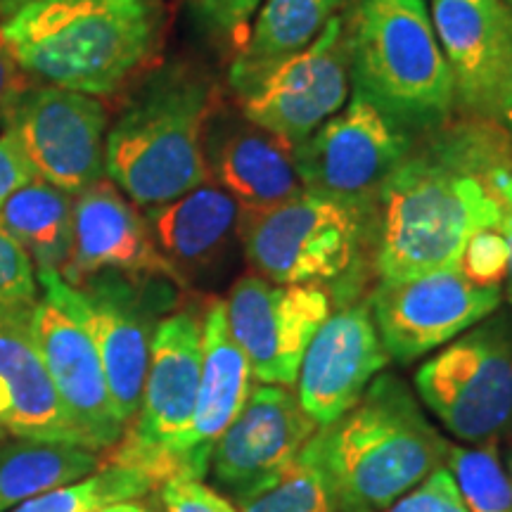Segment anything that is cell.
Masks as SVG:
<instances>
[{"instance_id": "277c9868", "label": "cell", "mask_w": 512, "mask_h": 512, "mask_svg": "<svg viewBox=\"0 0 512 512\" xmlns=\"http://www.w3.org/2000/svg\"><path fill=\"white\" fill-rule=\"evenodd\" d=\"M342 510H384L446 465L448 441L401 377L380 373L354 406L318 430Z\"/></svg>"}, {"instance_id": "d590c367", "label": "cell", "mask_w": 512, "mask_h": 512, "mask_svg": "<svg viewBox=\"0 0 512 512\" xmlns=\"http://www.w3.org/2000/svg\"><path fill=\"white\" fill-rule=\"evenodd\" d=\"M22 88L24 81L17 62L12 60L8 50L0 46V126H5V121H8L12 102H15Z\"/></svg>"}, {"instance_id": "e575fe53", "label": "cell", "mask_w": 512, "mask_h": 512, "mask_svg": "<svg viewBox=\"0 0 512 512\" xmlns=\"http://www.w3.org/2000/svg\"><path fill=\"white\" fill-rule=\"evenodd\" d=\"M36 171L19 147L15 136L8 131L0 136V207L10 200L19 188L34 181Z\"/></svg>"}, {"instance_id": "f546056e", "label": "cell", "mask_w": 512, "mask_h": 512, "mask_svg": "<svg viewBox=\"0 0 512 512\" xmlns=\"http://www.w3.org/2000/svg\"><path fill=\"white\" fill-rule=\"evenodd\" d=\"M508 264L510 247L501 226H498L477 230V233L467 240L456 268L470 280V283L501 290L505 278H508Z\"/></svg>"}, {"instance_id": "7a4b0ae2", "label": "cell", "mask_w": 512, "mask_h": 512, "mask_svg": "<svg viewBox=\"0 0 512 512\" xmlns=\"http://www.w3.org/2000/svg\"><path fill=\"white\" fill-rule=\"evenodd\" d=\"M164 0H5L0 46L22 72L86 95H112L155 60Z\"/></svg>"}, {"instance_id": "9a60e30c", "label": "cell", "mask_w": 512, "mask_h": 512, "mask_svg": "<svg viewBox=\"0 0 512 512\" xmlns=\"http://www.w3.org/2000/svg\"><path fill=\"white\" fill-rule=\"evenodd\" d=\"M320 427L283 384L252 389L211 451V475L238 505L252 501L290 470Z\"/></svg>"}, {"instance_id": "b9f144b4", "label": "cell", "mask_w": 512, "mask_h": 512, "mask_svg": "<svg viewBox=\"0 0 512 512\" xmlns=\"http://www.w3.org/2000/svg\"><path fill=\"white\" fill-rule=\"evenodd\" d=\"M3 434H5V430H3V427H0V439H3Z\"/></svg>"}, {"instance_id": "74e56055", "label": "cell", "mask_w": 512, "mask_h": 512, "mask_svg": "<svg viewBox=\"0 0 512 512\" xmlns=\"http://www.w3.org/2000/svg\"><path fill=\"white\" fill-rule=\"evenodd\" d=\"M98 512H159V508L143 496V498H136V501H124V503L110 505V508L98 510Z\"/></svg>"}, {"instance_id": "5b68a950", "label": "cell", "mask_w": 512, "mask_h": 512, "mask_svg": "<svg viewBox=\"0 0 512 512\" xmlns=\"http://www.w3.org/2000/svg\"><path fill=\"white\" fill-rule=\"evenodd\" d=\"M354 91L408 133L456 112V83L425 0H351L344 19Z\"/></svg>"}, {"instance_id": "cb8c5ba5", "label": "cell", "mask_w": 512, "mask_h": 512, "mask_svg": "<svg viewBox=\"0 0 512 512\" xmlns=\"http://www.w3.org/2000/svg\"><path fill=\"white\" fill-rule=\"evenodd\" d=\"M342 0H261L228 69L230 91L240 95L268 69L311 46L337 15Z\"/></svg>"}, {"instance_id": "4316f807", "label": "cell", "mask_w": 512, "mask_h": 512, "mask_svg": "<svg viewBox=\"0 0 512 512\" xmlns=\"http://www.w3.org/2000/svg\"><path fill=\"white\" fill-rule=\"evenodd\" d=\"M155 486L157 484L136 467L102 460L91 477L29 498L8 512H98L110 505L143 498Z\"/></svg>"}, {"instance_id": "52a82bcc", "label": "cell", "mask_w": 512, "mask_h": 512, "mask_svg": "<svg viewBox=\"0 0 512 512\" xmlns=\"http://www.w3.org/2000/svg\"><path fill=\"white\" fill-rule=\"evenodd\" d=\"M415 392L463 444L512 432V313H491L413 375Z\"/></svg>"}, {"instance_id": "ffe728a7", "label": "cell", "mask_w": 512, "mask_h": 512, "mask_svg": "<svg viewBox=\"0 0 512 512\" xmlns=\"http://www.w3.org/2000/svg\"><path fill=\"white\" fill-rule=\"evenodd\" d=\"M430 17L456 83V107L491 121L512 60V0H432Z\"/></svg>"}, {"instance_id": "30bf717a", "label": "cell", "mask_w": 512, "mask_h": 512, "mask_svg": "<svg viewBox=\"0 0 512 512\" xmlns=\"http://www.w3.org/2000/svg\"><path fill=\"white\" fill-rule=\"evenodd\" d=\"M5 131L15 136L41 181L72 197L105 176L107 110L93 95L50 83L24 86Z\"/></svg>"}, {"instance_id": "d6986e66", "label": "cell", "mask_w": 512, "mask_h": 512, "mask_svg": "<svg viewBox=\"0 0 512 512\" xmlns=\"http://www.w3.org/2000/svg\"><path fill=\"white\" fill-rule=\"evenodd\" d=\"M31 335L83 446L98 453L117 446L126 427L114 413L91 335L48 299H38L31 309Z\"/></svg>"}, {"instance_id": "8992f818", "label": "cell", "mask_w": 512, "mask_h": 512, "mask_svg": "<svg viewBox=\"0 0 512 512\" xmlns=\"http://www.w3.org/2000/svg\"><path fill=\"white\" fill-rule=\"evenodd\" d=\"M242 256L252 273L280 285L332 287L351 304L370 247V202L299 192L268 209L242 211Z\"/></svg>"}, {"instance_id": "d6a6232c", "label": "cell", "mask_w": 512, "mask_h": 512, "mask_svg": "<svg viewBox=\"0 0 512 512\" xmlns=\"http://www.w3.org/2000/svg\"><path fill=\"white\" fill-rule=\"evenodd\" d=\"M159 501L164 512H240L202 479L190 477H171L159 484Z\"/></svg>"}, {"instance_id": "ba28073f", "label": "cell", "mask_w": 512, "mask_h": 512, "mask_svg": "<svg viewBox=\"0 0 512 512\" xmlns=\"http://www.w3.org/2000/svg\"><path fill=\"white\" fill-rule=\"evenodd\" d=\"M202 373V320L178 311L159 320L136 418L107 463L136 467L157 486L178 477V458L195 415Z\"/></svg>"}, {"instance_id": "6da1fadb", "label": "cell", "mask_w": 512, "mask_h": 512, "mask_svg": "<svg viewBox=\"0 0 512 512\" xmlns=\"http://www.w3.org/2000/svg\"><path fill=\"white\" fill-rule=\"evenodd\" d=\"M444 126L425 147L413 145L370 200L380 283L456 268L477 230L501 226L505 211L491 176L512 162L508 138L486 119Z\"/></svg>"}, {"instance_id": "3957f363", "label": "cell", "mask_w": 512, "mask_h": 512, "mask_svg": "<svg viewBox=\"0 0 512 512\" xmlns=\"http://www.w3.org/2000/svg\"><path fill=\"white\" fill-rule=\"evenodd\" d=\"M216 83L195 62L147 72L107 128L105 174L138 207L174 202L209 181L204 131Z\"/></svg>"}, {"instance_id": "ab89813d", "label": "cell", "mask_w": 512, "mask_h": 512, "mask_svg": "<svg viewBox=\"0 0 512 512\" xmlns=\"http://www.w3.org/2000/svg\"><path fill=\"white\" fill-rule=\"evenodd\" d=\"M508 477H510V484H512V446L508 451Z\"/></svg>"}, {"instance_id": "f35d334b", "label": "cell", "mask_w": 512, "mask_h": 512, "mask_svg": "<svg viewBox=\"0 0 512 512\" xmlns=\"http://www.w3.org/2000/svg\"><path fill=\"white\" fill-rule=\"evenodd\" d=\"M501 230L505 235V240H508V247H510V264H508V299L512 304V211H505L503 214V221H501Z\"/></svg>"}, {"instance_id": "5bb4252c", "label": "cell", "mask_w": 512, "mask_h": 512, "mask_svg": "<svg viewBox=\"0 0 512 512\" xmlns=\"http://www.w3.org/2000/svg\"><path fill=\"white\" fill-rule=\"evenodd\" d=\"M368 304L384 351L408 366L496 313L501 290L479 287L458 268H446L399 283H380Z\"/></svg>"}, {"instance_id": "484cf974", "label": "cell", "mask_w": 512, "mask_h": 512, "mask_svg": "<svg viewBox=\"0 0 512 512\" xmlns=\"http://www.w3.org/2000/svg\"><path fill=\"white\" fill-rule=\"evenodd\" d=\"M100 465L98 451L79 444L22 437L0 444V512L46 491L81 482Z\"/></svg>"}, {"instance_id": "7402d4cb", "label": "cell", "mask_w": 512, "mask_h": 512, "mask_svg": "<svg viewBox=\"0 0 512 512\" xmlns=\"http://www.w3.org/2000/svg\"><path fill=\"white\" fill-rule=\"evenodd\" d=\"M34 306H0V427L22 439L83 441L31 335Z\"/></svg>"}, {"instance_id": "4fadbf2b", "label": "cell", "mask_w": 512, "mask_h": 512, "mask_svg": "<svg viewBox=\"0 0 512 512\" xmlns=\"http://www.w3.org/2000/svg\"><path fill=\"white\" fill-rule=\"evenodd\" d=\"M332 294L318 285H280L245 273L226 299L228 330L259 382L292 387L302 358L332 313Z\"/></svg>"}, {"instance_id": "9c48e42d", "label": "cell", "mask_w": 512, "mask_h": 512, "mask_svg": "<svg viewBox=\"0 0 512 512\" xmlns=\"http://www.w3.org/2000/svg\"><path fill=\"white\" fill-rule=\"evenodd\" d=\"M36 283L41 285L43 299L91 335L105 370L114 413L121 425L128 427L143 399L155 335L140 283L119 275H100L74 287L55 271H38Z\"/></svg>"}, {"instance_id": "7bdbcfd3", "label": "cell", "mask_w": 512, "mask_h": 512, "mask_svg": "<svg viewBox=\"0 0 512 512\" xmlns=\"http://www.w3.org/2000/svg\"><path fill=\"white\" fill-rule=\"evenodd\" d=\"M0 3H5V0H0Z\"/></svg>"}, {"instance_id": "60d3db41", "label": "cell", "mask_w": 512, "mask_h": 512, "mask_svg": "<svg viewBox=\"0 0 512 512\" xmlns=\"http://www.w3.org/2000/svg\"><path fill=\"white\" fill-rule=\"evenodd\" d=\"M344 512H373V510H366V508H356V510H344Z\"/></svg>"}, {"instance_id": "2e32d148", "label": "cell", "mask_w": 512, "mask_h": 512, "mask_svg": "<svg viewBox=\"0 0 512 512\" xmlns=\"http://www.w3.org/2000/svg\"><path fill=\"white\" fill-rule=\"evenodd\" d=\"M242 209L216 183H202L174 202L145 209L157 252L176 283L214 290L226 283L242 256Z\"/></svg>"}, {"instance_id": "e0dca14e", "label": "cell", "mask_w": 512, "mask_h": 512, "mask_svg": "<svg viewBox=\"0 0 512 512\" xmlns=\"http://www.w3.org/2000/svg\"><path fill=\"white\" fill-rule=\"evenodd\" d=\"M368 302L342 304L313 335L297 377V399L318 427L342 418L387 368Z\"/></svg>"}, {"instance_id": "8d00e7d4", "label": "cell", "mask_w": 512, "mask_h": 512, "mask_svg": "<svg viewBox=\"0 0 512 512\" xmlns=\"http://www.w3.org/2000/svg\"><path fill=\"white\" fill-rule=\"evenodd\" d=\"M491 124L498 126V131L508 138V143L512 147V60L501 83V91H498L494 114H491Z\"/></svg>"}, {"instance_id": "4dcf8cb0", "label": "cell", "mask_w": 512, "mask_h": 512, "mask_svg": "<svg viewBox=\"0 0 512 512\" xmlns=\"http://www.w3.org/2000/svg\"><path fill=\"white\" fill-rule=\"evenodd\" d=\"M36 302L34 264L19 242L0 226V306H34Z\"/></svg>"}, {"instance_id": "ac0fdd59", "label": "cell", "mask_w": 512, "mask_h": 512, "mask_svg": "<svg viewBox=\"0 0 512 512\" xmlns=\"http://www.w3.org/2000/svg\"><path fill=\"white\" fill-rule=\"evenodd\" d=\"M60 275L74 287L100 275H119L136 283L169 278L176 283L152 242L145 214L107 181L93 183L74 197V245Z\"/></svg>"}, {"instance_id": "83f0119b", "label": "cell", "mask_w": 512, "mask_h": 512, "mask_svg": "<svg viewBox=\"0 0 512 512\" xmlns=\"http://www.w3.org/2000/svg\"><path fill=\"white\" fill-rule=\"evenodd\" d=\"M240 512H344L320 458L318 432L280 482L242 503Z\"/></svg>"}, {"instance_id": "1f68e13d", "label": "cell", "mask_w": 512, "mask_h": 512, "mask_svg": "<svg viewBox=\"0 0 512 512\" xmlns=\"http://www.w3.org/2000/svg\"><path fill=\"white\" fill-rule=\"evenodd\" d=\"M382 512H470L460 496V489L446 465L430 472L420 484L396 498Z\"/></svg>"}, {"instance_id": "8fae6325", "label": "cell", "mask_w": 512, "mask_h": 512, "mask_svg": "<svg viewBox=\"0 0 512 512\" xmlns=\"http://www.w3.org/2000/svg\"><path fill=\"white\" fill-rule=\"evenodd\" d=\"M411 147L413 133L354 91L347 107L294 147V162L304 190L370 202Z\"/></svg>"}, {"instance_id": "44dd1931", "label": "cell", "mask_w": 512, "mask_h": 512, "mask_svg": "<svg viewBox=\"0 0 512 512\" xmlns=\"http://www.w3.org/2000/svg\"><path fill=\"white\" fill-rule=\"evenodd\" d=\"M204 157L209 178L233 195L242 211L275 207L304 192L294 145L219 102L204 131Z\"/></svg>"}, {"instance_id": "d4e9b609", "label": "cell", "mask_w": 512, "mask_h": 512, "mask_svg": "<svg viewBox=\"0 0 512 512\" xmlns=\"http://www.w3.org/2000/svg\"><path fill=\"white\" fill-rule=\"evenodd\" d=\"M0 226L19 242L38 271L62 273L74 245V197L34 178L0 207Z\"/></svg>"}, {"instance_id": "603a6c76", "label": "cell", "mask_w": 512, "mask_h": 512, "mask_svg": "<svg viewBox=\"0 0 512 512\" xmlns=\"http://www.w3.org/2000/svg\"><path fill=\"white\" fill-rule=\"evenodd\" d=\"M252 394V370L228 330L226 302L211 299L202 316V373L195 415L178 458V477L202 479L211 451Z\"/></svg>"}, {"instance_id": "836d02e7", "label": "cell", "mask_w": 512, "mask_h": 512, "mask_svg": "<svg viewBox=\"0 0 512 512\" xmlns=\"http://www.w3.org/2000/svg\"><path fill=\"white\" fill-rule=\"evenodd\" d=\"M195 17L204 27L223 36H235V43L240 41V34L247 31L249 17L254 15L261 0H185Z\"/></svg>"}, {"instance_id": "7c38bea8", "label": "cell", "mask_w": 512, "mask_h": 512, "mask_svg": "<svg viewBox=\"0 0 512 512\" xmlns=\"http://www.w3.org/2000/svg\"><path fill=\"white\" fill-rule=\"evenodd\" d=\"M351 98L344 19L335 15L311 46L287 57L235 95L238 110L290 145H302Z\"/></svg>"}, {"instance_id": "f1b7e54d", "label": "cell", "mask_w": 512, "mask_h": 512, "mask_svg": "<svg viewBox=\"0 0 512 512\" xmlns=\"http://www.w3.org/2000/svg\"><path fill=\"white\" fill-rule=\"evenodd\" d=\"M446 467L470 512H512V484L498 456V441L448 444Z\"/></svg>"}]
</instances>
